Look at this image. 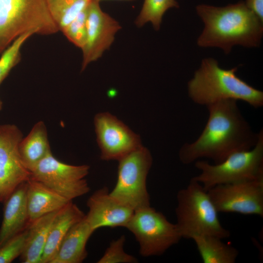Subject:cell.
Wrapping results in <instances>:
<instances>
[{
	"instance_id": "f546056e",
	"label": "cell",
	"mask_w": 263,
	"mask_h": 263,
	"mask_svg": "<svg viewBox=\"0 0 263 263\" xmlns=\"http://www.w3.org/2000/svg\"><path fill=\"white\" fill-rule=\"evenodd\" d=\"M96 0L99 2L100 0Z\"/></svg>"
},
{
	"instance_id": "44dd1931",
	"label": "cell",
	"mask_w": 263,
	"mask_h": 263,
	"mask_svg": "<svg viewBox=\"0 0 263 263\" xmlns=\"http://www.w3.org/2000/svg\"><path fill=\"white\" fill-rule=\"evenodd\" d=\"M191 240L204 263H234L239 255L237 248L216 236L196 235Z\"/></svg>"
},
{
	"instance_id": "7c38bea8",
	"label": "cell",
	"mask_w": 263,
	"mask_h": 263,
	"mask_svg": "<svg viewBox=\"0 0 263 263\" xmlns=\"http://www.w3.org/2000/svg\"><path fill=\"white\" fill-rule=\"evenodd\" d=\"M96 141L103 160H117L142 146L140 136L108 112L94 118Z\"/></svg>"
},
{
	"instance_id": "ac0fdd59",
	"label": "cell",
	"mask_w": 263,
	"mask_h": 263,
	"mask_svg": "<svg viewBox=\"0 0 263 263\" xmlns=\"http://www.w3.org/2000/svg\"><path fill=\"white\" fill-rule=\"evenodd\" d=\"M85 216L72 201L58 210L51 226L40 263H50L69 230Z\"/></svg>"
},
{
	"instance_id": "30bf717a",
	"label": "cell",
	"mask_w": 263,
	"mask_h": 263,
	"mask_svg": "<svg viewBox=\"0 0 263 263\" xmlns=\"http://www.w3.org/2000/svg\"><path fill=\"white\" fill-rule=\"evenodd\" d=\"M207 191L218 212L263 216V178L219 185Z\"/></svg>"
},
{
	"instance_id": "8992f818",
	"label": "cell",
	"mask_w": 263,
	"mask_h": 263,
	"mask_svg": "<svg viewBox=\"0 0 263 263\" xmlns=\"http://www.w3.org/2000/svg\"><path fill=\"white\" fill-rule=\"evenodd\" d=\"M195 166L200 172L192 179L200 183L207 191L219 185L263 179V130L259 132L257 143L251 149L234 152L214 165L198 160Z\"/></svg>"
},
{
	"instance_id": "4316f807",
	"label": "cell",
	"mask_w": 263,
	"mask_h": 263,
	"mask_svg": "<svg viewBox=\"0 0 263 263\" xmlns=\"http://www.w3.org/2000/svg\"><path fill=\"white\" fill-rule=\"evenodd\" d=\"M27 228L14 236L0 247V263H11L22 254Z\"/></svg>"
},
{
	"instance_id": "6da1fadb",
	"label": "cell",
	"mask_w": 263,
	"mask_h": 263,
	"mask_svg": "<svg viewBox=\"0 0 263 263\" xmlns=\"http://www.w3.org/2000/svg\"><path fill=\"white\" fill-rule=\"evenodd\" d=\"M207 123L198 138L183 145L179 157L184 164L202 158L222 162L231 154L253 148L259 139L234 99L222 100L207 106Z\"/></svg>"
},
{
	"instance_id": "ffe728a7",
	"label": "cell",
	"mask_w": 263,
	"mask_h": 263,
	"mask_svg": "<svg viewBox=\"0 0 263 263\" xmlns=\"http://www.w3.org/2000/svg\"><path fill=\"white\" fill-rule=\"evenodd\" d=\"M19 151L21 160L30 171L42 159L49 154L51 150L44 123H36L25 137L19 142Z\"/></svg>"
},
{
	"instance_id": "ba28073f",
	"label": "cell",
	"mask_w": 263,
	"mask_h": 263,
	"mask_svg": "<svg viewBox=\"0 0 263 263\" xmlns=\"http://www.w3.org/2000/svg\"><path fill=\"white\" fill-rule=\"evenodd\" d=\"M125 228L134 235L144 257L163 254L182 238L176 224L150 206L134 210Z\"/></svg>"
},
{
	"instance_id": "7a4b0ae2",
	"label": "cell",
	"mask_w": 263,
	"mask_h": 263,
	"mask_svg": "<svg viewBox=\"0 0 263 263\" xmlns=\"http://www.w3.org/2000/svg\"><path fill=\"white\" fill-rule=\"evenodd\" d=\"M196 10L205 25L197 40L199 46L218 47L228 54L235 45L248 48L260 45L263 20L244 2L224 7L200 4Z\"/></svg>"
},
{
	"instance_id": "3957f363",
	"label": "cell",
	"mask_w": 263,
	"mask_h": 263,
	"mask_svg": "<svg viewBox=\"0 0 263 263\" xmlns=\"http://www.w3.org/2000/svg\"><path fill=\"white\" fill-rule=\"evenodd\" d=\"M237 67L224 69L218 61L202 60L188 83V95L195 103L207 106L225 99L243 101L255 108L263 105V92L247 84L236 74Z\"/></svg>"
},
{
	"instance_id": "2e32d148",
	"label": "cell",
	"mask_w": 263,
	"mask_h": 263,
	"mask_svg": "<svg viewBox=\"0 0 263 263\" xmlns=\"http://www.w3.org/2000/svg\"><path fill=\"white\" fill-rule=\"evenodd\" d=\"M26 199L30 224L43 215L59 210L72 201L31 177L26 182Z\"/></svg>"
},
{
	"instance_id": "9c48e42d",
	"label": "cell",
	"mask_w": 263,
	"mask_h": 263,
	"mask_svg": "<svg viewBox=\"0 0 263 263\" xmlns=\"http://www.w3.org/2000/svg\"><path fill=\"white\" fill-rule=\"evenodd\" d=\"M87 165H72L63 163L49 154L30 170L31 178L72 201L90 190L85 177L89 172Z\"/></svg>"
},
{
	"instance_id": "7402d4cb",
	"label": "cell",
	"mask_w": 263,
	"mask_h": 263,
	"mask_svg": "<svg viewBox=\"0 0 263 263\" xmlns=\"http://www.w3.org/2000/svg\"><path fill=\"white\" fill-rule=\"evenodd\" d=\"M92 0H45L49 13L59 31L62 32Z\"/></svg>"
},
{
	"instance_id": "5b68a950",
	"label": "cell",
	"mask_w": 263,
	"mask_h": 263,
	"mask_svg": "<svg viewBox=\"0 0 263 263\" xmlns=\"http://www.w3.org/2000/svg\"><path fill=\"white\" fill-rule=\"evenodd\" d=\"M45 0H0V55L18 38L56 33Z\"/></svg>"
},
{
	"instance_id": "603a6c76",
	"label": "cell",
	"mask_w": 263,
	"mask_h": 263,
	"mask_svg": "<svg viewBox=\"0 0 263 263\" xmlns=\"http://www.w3.org/2000/svg\"><path fill=\"white\" fill-rule=\"evenodd\" d=\"M173 7H179L176 0H144L135 24L140 27L150 22L155 30H158L164 14L169 9Z\"/></svg>"
},
{
	"instance_id": "d6986e66",
	"label": "cell",
	"mask_w": 263,
	"mask_h": 263,
	"mask_svg": "<svg viewBox=\"0 0 263 263\" xmlns=\"http://www.w3.org/2000/svg\"><path fill=\"white\" fill-rule=\"evenodd\" d=\"M58 210L43 215L31 223L20 260L23 263H40L52 224Z\"/></svg>"
},
{
	"instance_id": "d4e9b609",
	"label": "cell",
	"mask_w": 263,
	"mask_h": 263,
	"mask_svg": "<svg viewBox=\"0 0 263 263\" xmlns=\"http://www.w3.org/2000/svg\"><path fill=\"white\" fill-rule=\"evenodd\" d=\"M126 238L122 235L112 241L97 263H135L137 259L126 252L124 249Z\"/></svg>"
},
{
	"instance_id": "277c9868",
	"label": "cell",
	"mask_w": 263,
	"mask_h": 263,
	"mask_svg": "<svg viewBox=\"0 0 263 263\" xmlns=\"http://www.w3.org/2000/svg\"><path fill=\"white\" fill-rule=\"evenodd\" d=\"M176 225L182 238L191 239L196 235H206L222 239L230 235L223 226L217 211L208 193L202 185L191 179L187 187L177 194Z\"/></svg>"
},
{
	"instance_id": "9a60e30c",
	"label": "cell",
	"mask_w": 263,
	"mask_h": 263,
	"mask_svg": "<svg viewBox=\"0 0 263 263\" xmlns=\"http://www.w3.org/2000/svg\"><path fill=\"white\" fill-rule=\"evenodd\" d=\"M26 182L21 184L3 203L0 247L26 230L30 225L26 199Z\"/></svg>"
},
{
	"instance_id": "83f0119b",
	"label": "cell",
	"mask_w": 263,
	"mask_h": 263,
	"mask_svg": "<svg viewBox=\"0 0 263 263\" xmlns=\"http://www.w3.org/2000/svg\"><path fill=\"white\" fill-rule=\"evenodd\" d=\"M246 5L263 20V0H246Z\"/></svg>"
},
{
	"instance_id": "484cf974",
	"label": "cell",
	"mask_w": 263,
	"mask_h": 263,
	"mask_svg": "<svg viewBox=\"0 0 263 263\" xmlns=\"http://www.w3.org/2000/svg\"><path fill=\"white\" fill-rule=\"evenodd\" d=\"M87 8L73 20L62 32L70 42L81 49L84 46L86 38Z\"/></svg>"
},
{
	"instance_id": "e0dca14e",
	"label": "cell",
	"mask_w": 263,
	"mask_h": 263,
	"mask_svg": "<svg viewBox=\"0 0 263 263\" xmlns=\"http://www.w3.org/2000/svg\"><path fill=\"white\" fill-rule=\"evenodd\" d=\"M94 231L85 216L70 228L49 263H82L88 255L87 243Z\"/></svg>"
},
{
	"instance_id": "f1b7e54d",
	"label": "cell",
	"mask_w": 263,
	"mask_h": 263,
	"mask_svg": "<svg viewBox=\"0 0 263 263\" xmlns=\"http://www.w3.org/2000/svg\"><path fill=\"white\" fill-rule=\"evenodd\" d=\"M3 106V103L2 101L0 99V111L1 110Z\"/></svg>"
},
{
	"instance_id": "8fae6325",
	"label": "cell",
	"mask_w": 263,
	"mask_h": 263,
	"mask_svg": "<svg viewBox=\"0 0 263 263\" xmlns=\"http://www.w3.org/2000/svg\"><path fill=\"white\" fill-rule=\"evenodd\" d=\"M23 134L15 125L0 124V203L31 177L24 165L19 146Z\"/></svg>"
},
{
	"instance_id": "5bb4252c",
	"label": "cell",
	"mask_w": 263,
	"mask_h": 263,
	"mask_svg": "<svg viewBox=\"0 0 263 263\" xmlns=\"http://www.w3.org/2000/svg\"><path fill=\"white\" fill-rule=\"evenodd\" d=\"M106 187L95 191L88 198V212L85 219L95 231L101 227H124L134 210L113 197Z\"/></svg>"
},
{
	"instance_id": "4fadbf2b",
	"label": "cell",
	"mask_w": 263,
	"mask_h": 263,
	"mask_svg": "<svg viewBox=\"0 0 263 263\" xmlns=\"http://www.w3.org/2000/svg\"><path fill=\"white\" fill-rule=\"evenodd\" d=\"M87 33L83 54L81 71L91 62L97 60L108 49L121 29L119 23L103 12L99 2L92 0L87 8Z\"/></svg>"
},
{
	"instance_id": "cb8c5ba5",
	"label": "cell",
	"mask_w": 263,
	"mask_h": 263,
	"mask_svg": "<svg viewBox=\"0 0 263 263\" xmlns=\"http://www.w3.org/2000/svg\"><path fill=\"white\" fill-rule=\"evenodd\" d=\"M33 34L27 33L15 39L0 55V84L8 76L12 69L19 62L21 49Z\"/></svg>"
},
{
	"instance_id": "52a82bcc",
	"label": "cell",
	"mask_w": 263,
	"mask_h": 263,
	"mask_svg": "<svg viewBox=\"0 0 263 263\" xmlns=\"http://www.w3.org/2000/svg\"><path fill=\"white\" fill-rule=\"evenodd\" d=\"M117 179L111 195L134 211L150 206L147 178L152 164L149 150L141 146L118 161Z\"/></svg>"
}]
</instances>
